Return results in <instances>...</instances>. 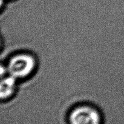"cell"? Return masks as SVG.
Here are the masks:
<instances>
[{
  "label": "cell",
  "instance_id": "obj_1",
  "mask_svg": "<svg viewBox=\"0 0 124 124\" xmlns=\"http://www.w3.org/2000/svg\"><path fill=\"white\" fill-rule=\"evenodd\" d=\"M37 65L35 56L29 52L16 53L9 58L5 66L7 73L17 80L29 77Z\"/></svg>",
  "mask_w": 124,
  "mask_h": 124
},
{
  "label": "cell",
  "instance_id": "obj_2",
  "mask_svg": "<svg viewBox=\"0 0 124 124\" xmlns=\"http://www.w3.org/2000/svg\"><path fill=\"white\" fill-rule=\"evenodd\" d=\"M69 122L70 124H101V115L92 105H81L71 111Z\"/></svg>",
  "mask_w": 124,
  "mask_h": 124
},
{
  "label": "cell",
  "instance_id": "obj_3",
  "mask_svg": "<svg viewBox=\"0 0 124 124\" xmlns=\"http://www.w3.org/2000/svg\"><path fill=\"white\" fill-rule=\"evenodd\" d=\"M18 80L9 74L1 75V98L2 100H7L14 95L16 90Z\"/></svg>",
  "mask_w": 124,
  "mask_h": 124
}]
</instances>
